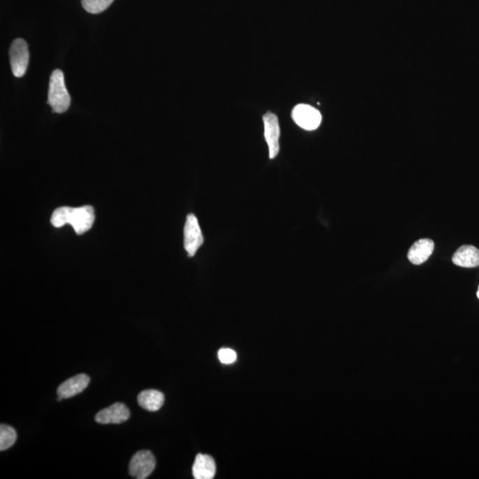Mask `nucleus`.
Listing matches in <instances>:
<instances>
[{
  "label": "nucleus",
  "mask_w": 479,
  "mask_h": 479,
  "mask_svg": "<svg viewBox=\"0 0 479 479\" xmlns=\"http://www.w3.org/2000/svg\"><path fill=\"white\" fill-rule=\"evenodd\" d=\"M433 251H434V242L432 240H418L409 249L408 258L413 265H421L428 260Z\"/></svg>",
  "instance_id": "9d476101"
},
{
  "label": "nucleus",
  "mask_w": 479,
  "mask_h": 479,
  "mask_svg": "<svg viewBox=\"0 0 479 479\" xmlns=\"http://www.w3.org/2000/svg\"><path fill=\"white\" fill-rule=\"evenodd\" d=\"M155 456L150 451L142 450L136 452L131 459L129 473L133 478L145 479L155 470Z\"/></svg>",
  "instance_id": "39448f33"
},
{
  "label": "nucleus",
  "mask_w": 479,
  "mask_h": 479,
  "mask_svg": "<svg viewBox=\"0 0 479 479\" xmlns=\"http://www.w3.org/2000/svg\"><path fill=\"white\" fill-rule=\"evenodd\" d=\"M452 262L458 267H477L479 265V249L471 245L462 246L452 256Z\"/></svg>",
  "instance_id": "f8f14e48"
},
{
  "label": "nucleus",
  "mask_w": 479,
  "mask_h": 479,
  "mask_svg": "<svg viewBox=\"0 0 479 479\" xmlns=\"http://www.w3.org/2000/svg\"><path fill=\"white\" fill-rule=\"evenodd\" d=\"M48 104L54 112L64 113L71 106V96L65 85L64 72H52L49 82Z\"/></svg>",
  "instance_id": "f03ea898"
},
{
  "label": "nucleus",
  "mask_w": 479,
  "mask_h": 479,
  "mask_svg": "<svg viewBox=\"0 0 479 479\" xmlns=\"http://www.w3.org/2000/svg\"><path fill=\"white\" fill-rule=\"evenodd\" d=\"M17 439V433L11 426L1 425L0 426V450H8L15 444Z\"/></svg>",
  "instance_id": "4468645a"
},
{
  "label": "nucleus",
  "mask_w": 479,
  "mask_h": 479,
  "mask_svg": "<svg viewBox=\"0 0 479 479\" xmlns=\"http://www.w3.org/2000/svg\"><path fill=\"white\" fill-rule=\"evenodd\" d=\"M129 408L123 403H115L107 408L101 410L95 416V421L101 425H120L130 418Z\"/></svg>",
  "instance_id": "6e6552de"
},
{
  "label": "nucleus",
  "mask_w": 479,
  "mask_h": 479,
  "mask_svg": "<svg viewBox=\"0 0 479 479\" xmlns=\"http://www.w3.org/2000/svg\"><path fill=\"white\" fill-rule=\"evenodd\" d=\"M291 117L298 126L307 131L316 130L321 123V115L319 110L310 105H297L292 110Z\"/></svg>",
  "instance_id": "423d86ee"
},
{
  "label": "nucleus",
  "mask_w": 479,
  "mask_h": 479,
  "mask_svg": "<svg viewBox=\"0 0 479 479\" xmlns=\"http://www.w3.org/2000/svg\"><path fill=\"white\" fill-rule=\"evenodd\" d=\"M193 476L196 479H212L216 474V464L212 456L198 454L193 465Z\"/></svg>",
  "instance_id": "9b49d317"
},
{
  "label": "nucleus",
  "mask_w": 479,
  "mask_h": 479,
  "mask_svg": "<svg viewBox=\"0 0 479 479\" xmlns=\"http://www.w3.org/2000/svg\"><path fill=\"white\" fill-rule=\"evenodd\" d=\"M265 139L269 147V157L274 159L280 151V124L277 115L268 112L264 115Z\"/></svg>",
  "instance_id": "0eeeda50"
},
{
  "label": "nucleus",
  "mask_w": 479,
  "mask_h": 479,
  "mask_svg": "<svg viewBox=\"0 0 479 479\" xmlns=\"http://www.w3.org/2000/svg\"><path fill=\"white\" fill-rule=\"evenodd\" d=\"M89 383L90 377L85 374H80V375L71 377L58 387V397H61L62 399L72 398V397L80 395L84 389H87Z\"/></svg>",
  "instance_id": "1a4fd4ad"
},
{
  "label": "nucleus",
  "mask_w": 479,
  "mask_h": 479,
  "mask_svg": "<svg viewBox=\"0 0 479 479\" xmlns=\"http://www.w3.org/2000/svg\"><path fill=\"white\" fill-rule=\"evenodd\" d=\"M114 0H82V6L90 14H100L112 4Z\"/></svg>",
  "instance_id": "2eb2a0df"
},
{
  "label": "nucleus",
  "mask_w": 479,
  "mask_h": 479,
  "mask_svg": "<svg viewBox=\"0 0 479 479\" xmlns=\"http://www.w3.org/2000/svg\"><path fill=\"white\" fill-rule=\"evenodd\" d=\"M10 64L13 74L16 78H22L27 71L29 52L27 43L22 38L15 39L10 47Z\"/></svg>",
  "instance_id": "20e7f679"
},
{
  "label": "nucleus",
  "mask_w": 479,
  "mask_h": 479,
  "mask_svg": "<svg viewBox=\"0 0 479 479\" xmlns=\"http://www.w3.org/2000/svg\"><path fill=\"white\" fill-rule=\"evenodd\" d=\"M138 403L141 408L149 412H156L165 403V395L156 390H142L138 395Z\"/></svg>",
  "instance_id": "ddd939ff"
},
{
  "label": "nucleus",
  "mask_w": 479,
  "mask_h": 479,
  "mask_svg": "<svg viewBox=\"0 0 479 479\" xmlns=\"http://www.w3.org/2000/svg\"><path fill=\"white\" fill-rule=\"evenodd\" d=\"M477 295H478V297L479 298V288H478V290Z\"/></svg>",
  "instance_id": "f3484780"
},
{
  "label": "nucleus",
  "mask_w": 479,
  "mask_h": 479,
  "mask_svg": "<svg viewBox=\"0 0 479 479\" xmlns=\"http://www.w3.org/2000/svg\"><path fill=\"white\" fill-rule=\"evenodd\" d=\"M219 359L223 364L234 363L237 359V354L234 350L229 349V348H222L219 352Z\"/></svg>",
  "instance_id": "dca6fc26"
},
{
  "label": "nucleus",
  "mask_w": 479,
  "mask_h": 479,
  "mask_svg": "<svg viewBox=\"0 0 479 479\" xmlns=\"http://www.w3.org/2000/svg\"><path fill=\"white\" fill-rule=\"evenodd\" d=\"M203 242H205V239L200 228L198 219L191 213L186 216L185 228H184V247L188 252L189 258L196 254Z\"/></svg>",
  "instance_id": "7ed1b4c3"
},
{
  "label": "nucleus",
  "mask_w": 479,
  "mask_h": 479,
  "mask_svg": "<svg viewBox=\"0 0 479 479\" xmlns=\"http://www.w3.org/2000/svg\"><path fill=\"white\" fill-rule=\"evenodd\" d=\"M94 209L90 205L78 207V208L64 206L60 207L52 212L51 224L57 228L70 224L77 235H81L90 230L94 225Z\"/></svg>",
  "instance_id": "f257e3e1"
}]
</instances>
